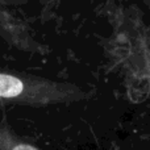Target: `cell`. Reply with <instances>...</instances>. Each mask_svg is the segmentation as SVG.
Masks as SVG:
<instances>
[{
	"mask_svg": "<svg viewBox=\"0 0 150 150\" xmlns=\"http://www.w3.org/2000/svg\"><path fill=\"white\" fill-rule=\"evenodd\" d=\"M24 90V84L20 79L12 75L0 74V96L1 98H16Z\"/></svg>",
	"mask_w": 150,
	"mask_h": 150,
	"instance_id": "6da1fadb",
	"label": "cell"
},
{
	"mask_svg": "<svg viewBox=\"0 0 150 150\" xmlns=\"http://www.w3.org/2000/svg\"><path fill=\"white\" fill-rule=\"evenodd\" d=\"M12 150H38V149L33 148V146H30V145H25V144H21V145H16Z\"/></svg>",
	"mask_w": 150,
	"mask_h": 150,
	"instance_id": "7a4b0ae2",
	"label": "cell"
}]
</instances>
